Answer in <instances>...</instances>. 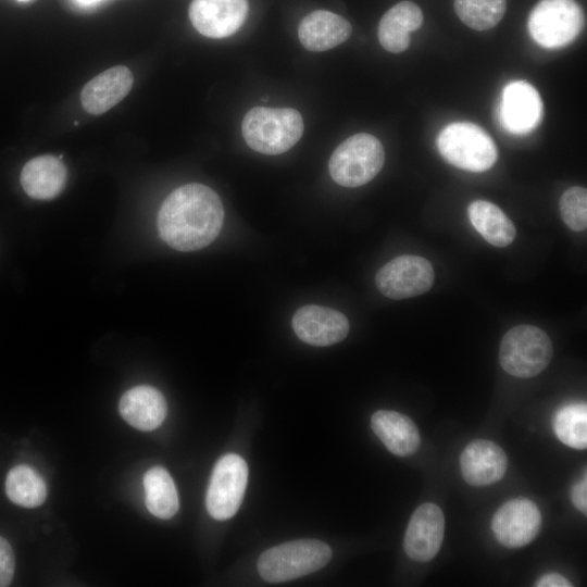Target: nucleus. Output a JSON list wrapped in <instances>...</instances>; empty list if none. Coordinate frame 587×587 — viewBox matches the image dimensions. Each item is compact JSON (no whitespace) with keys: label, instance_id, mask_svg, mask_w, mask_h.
<instances>
[{"label":"nucleus","instance_id":"1","mask_svg":"<svg viewBox=\"0 0 587 587\" xmlns=\"http://www.w3.org/2000/svg\"><path fill=\"white\" fill-rule=\"evenodd\" d=\"M224 209L210 187L191 183L178 187L163 201L158 214L161 238L179 251H193L210 245L218 235Z\"/></svg>","mask_w":587,"mask_h":587},{"label":"nucleus","instance_id":"2","mask_svg":"<svg viewBox=\"0 0 587 587\" xmlns=\"http://www.w3.org/2000/svg\"><path fill=\"white\" fill-rule=\"evenodd\" d=\"M247 145L263 154H280L294 147L303 133L301 114L291 108L255 107L241 124Z\"/></svg>","mask_w":587,"mask_h":587},{"label":"nucleus","instance_id":"3","mask_svg":"<svg viewBox=\"0 0 587 587\" xmlns=\"http://www.w3.org/2000/svg\"><path fill=\"white\" fill-rule=\"evenodd\" d=\"M436 145L449 164L469 172H485L498 159L490 135L472 122L448 124L438 134Z\"/></svg>","mask_w":587,"mask_h":587},{"label":"nucleus","instance_id":"4","mask_svg":"<svg viewBox=\"0 0 587 587\" xmlns=\"http://www.w3.org/2000/svg\"><path fill=\"white\" fill-rule=\"evenodd\" d=\"M330 557L332 550L323 541L294 540L265 550L259 558L258 570L266 582H287L322 569Z\"/></svg>","mask_w":587,"mask_h":587},{"label":"nucleus","instance_id":"5","mask_svg":"<svg viewBox=\"0 0 587 587\" xmlns=\"http://www.w3.org/2000/svg\"><path fill=\"white\" fill-rule=\"evenodd\" d=\"M385 152L373 135L355 134L333 152L328 168L332 178L344 187H359L372 180L382 170Z\"/></svg>","mask_w":587,"mask_h":587},{"label":"nucleus","instance_id":"6","mask_svg":"<svg viewBox=\"0 0 587 587\" xmlns=\"http://www.w3.org/2000/svg\"><path fill=\"white\" fill-rule=\"evenodd\" d=\"M552 354L551 340L541 328L517 325L504 334L500 344L499 361L508 374L529 378L548 366Z\"/></svg>","mask_w":587,"mask_h":587},{"label":"nucleus","instance_id":"7","mask_svg":"<svg viewBox=\"0 0 587 587\" xmlns=\"http://www.w3.org/2000/svg\"><path fill=\"white\" fill-rule=\"evenodd\" d=\"M585 17L575 0H540L528 16V32L541 47L558 49L579 35Z\"/></svg>","mask_w":587,"mask_h":587},{"label":"nucleus","instance_id":"8","mask_svg":"<svg viewBox=\"0 0 587 587\" xmlns=\"http://www.w3.org/2000/svg\"><path fill=\"white\" fill-rule=\"evenodd\" d=\"M248 466L238 454L223 455L215 464L205 496L209 514L218 521L235 515L243 498Z\"/></svg>","mask_w":587,"mask_h":587},{"label":"nucleus","instance_id":"9","mask_svg":"<svg viewBox=\"0 0 587 587\" xmlns=\"http://www.w3.org/2000/svg\"><path fill=\"white\" fill-rule=\"evenodd\" d=\"M435 279L430 262L419 255H400L382 266L375 285L387 298L400 300L427 292Z\"/></svg>","mask_w":587,"mask_h":587},{"label":"nucleus","instance_id":"10","mask_svg":"<svg viewBox=\"0 0 587 587\" xmlns=\"http://www.w3.org/2000/svg\"><path fill=\"white\" fill-rule=\"evenodd\" d=\"M541 526L537 505L525 498L509 500L494 514L491 528L497 540L508 548H520L532 542Z\"/></svg>","mask_w":587,"mask_h":587},{"label":"nucleus","instance_id":"11","mask_svg":"<svg viewBox=\"0 0 587 587\" xmlns=\"http://www.w3.org/2000/svg\"><path fill=\"white\" fill-rule=\"evenodd\" d=\"M445 535V516L435 503H423L413 512L403 539L405 553L414 561L427 562L439 551Z\"/></svg>","mask_w":587,"mask_h":587},{"label":"nucleus","instance_id":"12","mask_svg":"<svg viewBox=\"0 0 587 587\" xmlns=\"http://www.w3.org/2000/svg\"><path fill=\"white\" fill-rule=\"evenodd\" d=\"M248 13L247 0H192L189 18L203 36L225 38L235 34Z\"/></svg>","mask_w":587,"mask_h":587},{"label":"nucleus","instance_id":"13","mask_svg":"<svg viewBox=\"0 0 587 587\" xmlns=\"http://www.w3.org/2000/svg\"><path fill=\"white\" fill-rule=\"evenodd\" d=\"M542 102L534 86L524 80L509 83L502 92L500 121L512 134L524 135L540 123Z\"/></svg>","mask_w":587,"mask_h":587},{"label":"nucleus","instance_id":"14","mask_svg":"<svg viewBox=\"0 0 587 587\" xmlns=\"http://www.w3.org/2000/svg\"><path fill=\"white\" fill-rule=\"evenodd\" d=\"M296 335L305 344L325 347L346 338L349 332L348 319L334 309L309 304L300 308L292 317Z\"/></svg>","mask_w":587,"mask_h":587},{"label":"nucleus","instance_id":"15","mask_svg":"<svg viewBox=\"0 0 587 587\" xmlns=\"http://www.w3.org/2000/svg\"><path fill=\"white\" fill-rule=\"evenodd\" d=\"M507 455L495 442L475 439L466 445L460 457L461 473L472 486L499 482L507 471Z\"/></svg>","mask_w":587,"mask_h":587},{"label":"nucleus","instance_id":"16","mask_svg":"<svg viewBox=\"0 0 587 587\" xmlns=\"http://www.w3.org/2000/svg\"><path fill=\"white\" fill-rule=\"evenodd\" d=\"M134 77L128 67L113 66L89 80L80 92L86 112L99 115L125 98L133 87Z\"/></svg>","mask_w":587,"mask_h":587},{"label":"nucleus","instance_id":"17","mask_svg":"<svg viewBox=\"0 0 587 587\" xmlns=\"http://www.w3.org/2000/svg\"><path fill=\"white\" fill-rule=\"evenodd\" d=\"M118 411L129 425L149 432L163 423L167 407L163 395L157 388L140 385L123 394Z\"/></svg>","mask_w":587,"mask_h":587},{"label":"nucleus","instance_id":"18","mask_svg":"<svg viewBox=\"0 0 587 587\" xmlns=\"http://www.w3.org/2000/svg\"><path fill=\"white\" fill-rule=\"evenodd\" d=\"M67 171L61 160L43 154L29 160L21 172L24 191L36 200H51L58 197L66 185Z\"/></svg>","mask_w":587,"mask_h":587},{"label":"nucleus","instance_id":"19","mask_svg":"<svg viewBox=\"0 0 587 587\" xmlns=\"http://www.w3.org/2000/svg\"><path fill=\"white\" fill-rule=\"evenodd\" d=\"M352 32L350 23L330 11L317 10L302 18L298 28L301 45L310 51H325L346 41Z\"/></svg>","mask_w":587,"mask_h":587},{"label":"nucleus","instance_id":"20","mask_svg":"<svg viewBox=\"0 0 587 587\" xmlns=\"http://www.w3.org/2000/svg\"><path fill=\"white\" fill-rule=\"evenodd\" d=\"M423 23V12L411 1H401L389 9L378 24L380 46L392 53H400L410 46V33Z\"/></svg>","mask_w":587,"mask_h":587},{"label":"nucleus","instance_id":"21","mask_svg":"<svg viewBox=\"0 0 587 587\" xmlns=\"http://www.w3.org/2000/svg\"><path fill=\"white\" fill-rule=\"evenodd\" d=\"M371 426L385 447L396 455L405 457L419 448V429L404 414L389 410L376 411L371 417Z\"/></svg>","mask_w":587,"mask_h":587},{"label":"nucleus","instance_id":"22","mask_svg":"<svg viewBox=\"0 0 587 587\" xmlns=\"http://www.w3.org/2000/svg\"><path fill=\"white\" fill-rule=\"evenodd\" d=\"M467 213L474 228L490 245L503 248L514 240V224L498 205L486 200H475L470 203Z\"/></svg>","mask_w":587,"mask_h":587},{"label":"nucleus","instance_id":"23","mask_svg":"<svg viewBox=\"0 0 587 587\" xmlns=\"http://www.w3.org/2000/svg\"><path fill=\"white\" fill-rule=\"evenodd\" d=\"M145 503L149 512L162 520L173 517L179 508L175 484L161 466L149 469L143 476Z\"/></svg>","mask_w":587,"mask_h":587},{"label":"nucleus","instance_id":"24","mask_svg":"<svg viewBox=\"0 0 587 587\" xmlns=\"http://www.w3.org/2000/svg\"><path fill=\"white\" fill-rule=\"evenodd\" d=\"M5 492L15 504L36 508L47 498V486L42 477L30 466L21 464L10 470L5 478Z\"/></svg>","mask_w":587,"mask_h":587},{"label":"nucleus","instance_id":"25","mask_svg":"<svg viewBox=\"0 0 587 587\" xmlns=\"http://www.w3.org/2000/svg\"><path fill=\"white\" fill-rule=\"evenodd\" d=\"M557 437L566 446L578 450L587 447V407L584 402L560 408L553 417Z\"/></svg>","mask_w":587,"mask_h":587},{"label":"nucleus","instance_id":"26","mask_svg":"<svg viewBox=\"0 0 587 587\" xmlns=\"http://www.w3.org/2000/svg\"><path fill=\"white\" fill-rule=\"evenodd\" d=\"M505 0H454L459 18L475 30L496 26L504 15Z\"/></svg>","mask_w":587,"mask_h":587},{"label":"nucleus","instance_id":"27","mask_svg":"<svg viewBox=\"0 0 587 587\" xmlns=\"http://www.w3.org/2000/svg\"><path fill=\"white\" fill-rule=\"evenodd\" d=\"M560 214L563 222L574 232L587 228V190L580 186L566 189L560 198Z\"/></svg>","mask_w":587,"mask_h":587},{"label":"nucleus","instance_id":"28","mask_svg":"<svg viewBox=\"0 0 587 587\" xmlns=\"http://www.w3.org/2000/svg\"><path fill=\"white\" fill-rule=\"evenodd\" d=\"M15 569L13 550L7 539L0 537V587L9 586Z\"/></svg>","mask_w":587,"mask_h":587},{"label":"nucleus","instance_id":"29","mask_svg":"<svg viewBox=\"0 0 587 587\" xmlns=\"http://www.w3.org/2000/svg\"><path fill=\"white\" fill-rule=\"evenodd\" d=\"M571 499L575 508L582 513L587 512V479L586 475L572 487Z\"/></svg>","mask_w":587,"mask_h":587},{"label":"nucleus","instance_id":"30","mask_svg":"<svg viewBox=\"0 0 587 587\" xmlns=\"http://www.w3.org/2000/svg\"><path fill=\"white\" fill-rule=\"evenodd\" d=\"M538 587H570L572 584L562 575L549 573L541 576L535 584Z\"/></svg>","mask_w":587,"mask_h":587},{"label":"nucleus","instance_id":"31","mask_svg":"<svg viewBox=\"0 0 587 587\" xmlns=\"http://www.w3.org/2000/svg\"><path fill=\"white\" fill-rule=\"evenodd\" d=\"M77 3H79L80 5H92V4H96L102 0H75Z\"/></svg>","mask_w":587,"mask_h":587},{"label":"nucleus","instance_id":"32","mask_svg":"<svg viewBox=\"0 0 587 587\" xmlns=\"http://www.w3.org/2000/svg\"><path fill=\"white\" fill-rule=\"evenodd\" d=\"M18 1H27V0H18Z\"/></svg>","mask_w":587,"mask_h":587}]
</instances>
